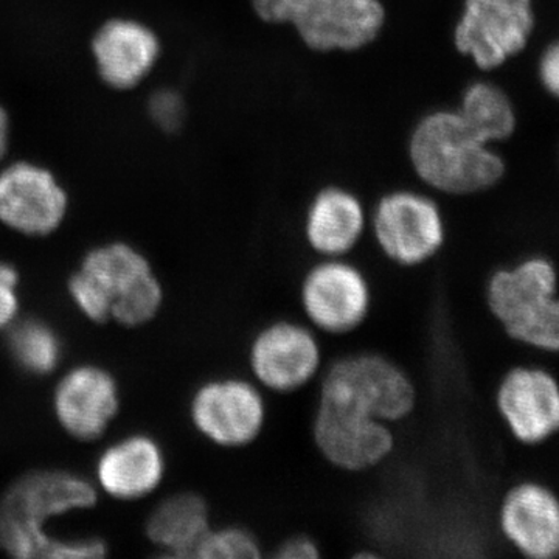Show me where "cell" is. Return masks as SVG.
<instances>
[{"label": "cell", "mask_w": 559, "mask_h": 559, "mask_svg": "<svg viewBox=\"0 0 559 559\" xmlns=\"http://www.w3.org/2000/svg\"><path fill=\"white\" fill-rule=\"evenodd\" d=\"M95 500V489L73 474H27L0 500V547L16 558H100L106 554L102 540L53 539L44 530L50 518L90 509Z\"/></svg>", "instance_id": "obj_1"}, {"label": "cell", "mask_w": 559, "mask_h": 559, "mask_svg": "<svg viewBox=\"0 0 559 559\" xmlns=\"http://www.w3.org/2000/svg\"><path fill=\"white\" fill-rule=\"evenodd\" d=\"M485 305L511 342L557 355V267L546 255L524 257L492 271L485 283Z\"/></svg>", "instance_id": "obj_3"}, {"label": "cell", "mask_w": 559, "mask_h": 559, "mask_svg": "<svg viewBox=\"0 0 559 559\" xmlns=\"http://www.w3.org/2000/svg\"><path fill=\"white\" fill-rule=\"evenodd\" d=\"M496 407L511 439L524 447H539L559 429V388L547 367L514 364L500 377Z\"/></svg>", "instance_id": "obj_12"}, {"label": "cell", "mask_w": 559, "mask_h": 559, "mask_svg": "<svg viewBox=\"0 0 559 559\" xmlns=\"http://www.w3.org/2000/svg\"><path fill=\"white\" fill-rule=\"evenodd\" d=\"M210 530L207 503L193 492L171 496L160 503L148 521V536L173 557H193Z\"/></svg>", "instance_id": "obj_20"}, {"label": "cell", "mask_w": 559, "mask_h": 559, "mask_svg": "<svg viewBox=\"0 0 559 559\" xmlns=\"http://www.w3.org/2000/svg\"><path fill=\"white\" fill-rule=\"evenodd\" d=\"M369 223L382 255L404 270L432 261L448 241L443 210L419 190L396 189L382 194Z\"/></svg>", "instance_id": "obj_6"}, {"label": "cell", "mask_w": 559, "mask_h": 559, "mask_svg": "<svg viewBox=\"0 0 559 559\" xmlns=\"http://www.w3.org/2000/svg\"><path fill=\"white\" fill-rule=\"evenodd\" d=\"M117 409L116 382L109 373L95 367L70 371L55 393V411L62 428L79 439L102 436Z\"/></svg>", "instance_id": "obj_18"}, {"label": "cell", "mask_w": 559, "mask_h": 559, "mask_svg": "<svg viewBox=\"0 0 559 559\" xmlns=\"http://www.w3.org/2000/svg\"><path fill=\"white\" fill-rule=\"evenodd\" d=\"M412 170L428 189L466 198L498 186L507 171L495 146L477 139L455 109H436L415 124L409 139Z\"/></svg>", "instance_id": "obj_2"}, {"label": "cell", "mask_w": 559, "mask_h": 559, "mask_svg": "<svg viewBox=\"0 0 559 559\" xmlns=\"http://www.w3.org/2000/svg\"><path fill=\"white\" fill-rule=\"evenodd\" d=\"M311 436L323 460L349 474L378 468L399 441L389 423L322 403L316 404Z\"/></svg>", "instance_id": "obj_11"}, {"label": "cell", "mask_w": 559, "mask_h": 559, "mask_svg": "<svg viewBox=\"0 0 559 559\" xmlns=\"http://www.w3.org/2000/svg\"><path fill=\"white\" fill-rule=\"evenodd\" d=\"M536 31L535 0H463L452 43L481 72L527 50Z\"/></svg>", "instance_id": "obj_7"}, {"label": "cell", "mask_w": 559, "mask_h": 559, "mask_svg": "<svg viewBox=\"0 0 559 559\" xmlns=\"http://www.w3.org/2000/svg\"><path fill=\"white\" fill-rule=\"evenodd\" d=\"M299 301L312 329L329 336H348L369 320L373 290L359 264L320 259L300 280Z\"/></svg>", "instance_id": "obj_8"}, {"label": "cell", "mask_w": 559, "mask_h": 559, "mask_svg": "<svg viewBox=\"0 0 559 559\" xmlns=\"http://www.w3.org/2000/svg\"><path fill=\"white\" fill-rule=\"evenodd\" d=\"M249 369L264 389L290 395L319 377L323 348L308 323L275 319L250 341Z\"/></svg>", "instance_id": "obj_9"}, {"label": "cell", "mask_w": 559, "mask_h": 559, "mask_svg": "<svg viewBox=\"0 0 559 559\" xmlns=\"http://www.w3.org/2000/svg\"><path fill=\"white\" fill-rule=\"evenodd\" d=\"M11 138H13V124H11L10 114L0 105V164L9 157Z\"/></svg>", "instance_id": "obj_29"}, {"label": "cell", "mask_w": 559, "mask_h": 559, "mask_svg": "<svg viewBox=\"0 0 559 559\" xmlns=\"http://www.w3.org/2000/svg\"><path fill=\"white\" fill-rule=\"evenodd\" d=\"M70 296L87 318L123 325L148 322L162 301V289L145 257L127 242L92 249L69 282Z\"/></svg>", "instance_id": "obj_4"}, {"label": "cell", "mask_w": 559, "mask_h": 559, "mask_svg": "<svg viewBox=\"0 0 559 559\" xmlns=\"http://www.w3.org/2000/svg\"><path fill=\"white\" fill-rule=\"evenodd\" d=\"M270 557L275 559H319L322 550L308 533H293L280 540L272 549Z\"/></svg>", "instance_id": "obj_26"}, {"label": "cell", "mask_w": 559, "mask_h": 559, "mask_svg": "<svg viewBox=\"0 0 559 559\" xmlns=\"http://www.w3.org/2000/svg\"><path fill=\"white\" fill-rule=\"evenodd\" d=\"M9 347L14 360L28 373H49L61 358V342L47 323L25 320L11 330Z\"/></svg>", "instance_id": "obj_22"}, {"label": "cell", "mask_w": 559, "mask_h": 559, "mask_svg": "<svg viewBox=\"0 0 559 559\" xmlns=\"http://www.w3.org/2000/svg\"><path fill=\"white\" fill-rule=\"evenodd\" d=\"M455 110L466 128L487 145L506 142L516 132L514 103L502 87L491 81L479 80L468 84Z\"/></svg>", "instance_id": "obj_21"}, {"label": "cell", "mask_w": 559, "mask_h": 559, "mask_svg": "<svg viewBox=\"0 0 559 559\" xmlns=\"http://www.w3.org/2000/svg\"><path fill=\"white\" fill-rule=\"evenodd\" d=\"M98 480L119 499H139L159 485L164 457L148 437H130L110 447L98 462Z\"/></svg>", "instance_id": "obj_19"}, {"label": "cell", "mask_w": 559, "mask_h": 559, "mask_svg": "<svg viewBox=\"0 0 559 559\" xmlns=\"http://www.w3.org/2000/svg\"><path fill=\"white\" fill-rule=\"evenodd\" d=\"M264 557L263 544L249 528L230 527L209 530L193 558L201 559H259Z\"/></svg>", "instance_id": "obj_23"}, {"label": "cell", "mask_w": 559, "mask_h": 559, "mask_svg": "<svg viewBox=\"0 0 559 559\" xmlns=\"http://www.w3.org/2000/svg\"><path fill=\"white\" fill-rule=\"evenodd\" d=\"M90 51L102 83L110 91L130 92L153 75L164 46L148 22L114 16L103 21L91 36Z\"/></svg>", "instance_id": "obj_13"}, {"label": "cell", "mask_w": 559, "mask_h": 559, "mask_svg": "<svg viewBox=\"0 0 559 559\" xmlns=\"http://www.w3.org/2000/svg\"><path fill=\"white\" fill-rule=\"evenodd\" d=\"M498 530L510 549L528 559H557V492L538 480L511 485L498 503Z\"/></svg>", "instance_id": "obj_15"}, {"label": "cell", "mask_w": 559, "mask_h": 559, "mask_svg": "<svg viewBox=\"0 0 559 559\" xmlns=\"http://www.w3.org/2000/svg\"><path fill=\"white\" fill-rule=\"evenodd\" d=\"M69 193L57 173L39 162L0 164V223L25 237H47L69 212Z\"/></svg>", "instance_id": "obj_10"}, {"label": "cell", "mask_w": 559, "mask_h": 559, "mask_svg": "<svg viewBox=\"0 0 559 559\" xmlns=\"http://www.w3.org/2000/svg\"><path fill=\"white\" fill-rule=\"evenodd\" d=\"M385 21L382 0H316L293 28L310 50L358 51L380 38Z\"/></svg>", "instance_id": "obj_16"}, {"label": "cell", "mask_w": 559, "mask_h": 559, "mask_svg": "<svg viewBox=\"0 0 559 559\" xmlns=\"http://www.w3.org/2000/svg\"><path fill=\"white\" fill-rule=\"evenodd\" d=\"M316 0H250L253 13L271 25L294 27L311 9Z\"/></svg>", "instance_id": "obj_25"}, {"label": "cell", "mask_w": 559, "mask_h": 559, "mask_svg": "<svg viewBox=\"0 0 559 559\" xmlns=\"http://www.w3.org/2000/svg\"><path fill=\"white\" fill-rule=\"evenodd\" d=\"M318 403L399 425L414 414L418 389L396 360L382 353H347L320 370Z\"/></svg>", "instance_id": "obj_5"}, {"label": "cell", "mask_w": 559, "mask_h": 559, "mask_svg": "<svg viewBox=\"0 0 559 559\" xmlns=\"http://www.w3.org/2000/svg\"><path fill=\"white\" fill-rule=\"evenodd\" d=\"M538 79L543 90L551 97L559 94V46L550 43L540 53L538 61Z\"/></svg>", "instance_id": "obj_28"}, {"label": "cell", "mask_w": 559, "mask_h": 559, "mask_svg": "<svg viewBox=\"0 0 559 559\" xmlns=\"http://www.w3.org/2000/svg\"><path fill=\"white\" fill-rule=\"evenodd\" d=\"M17 272L0 263V329L9 325L17 311Z\"/></svg>", "instance_id": "obj_27"}, {"label": "cell", "mask_w": 559, "mask_h": 559, "mask_svg": "<svg viewBox=\"0 0 559 559\" xmlns=\"http://www.w3.org/2000/svg\"><path fill=\"white\" fill-rule=\"evenodd\" d=\"M148 114L154 124L160 130L173 132L182 127L187 116V106L179 92L159 90L154 92L148 102Z\"/></svg>", "instance_id": "obj_24"}, {"label": "cell", "mask_w": 559, "mask_h": 559, "mask_svg": "<svg viewBox=\"0 0 559 559\" xmlns=\"http://www.w3.org/2000/svg\"><path fill=\"white\" fill-rule=\"evenodd\" d=\"M369 226L362 200L342 186H326L311 198L304 213L301 235L319 259H347Z\"/></svg>", "instance_id": "obj_17"}, {"label": "cell", "mask_w": 559, "mask_h": 559, "mask_svg": "<svg viewBox=\"0 0 559 559\" xmlns=\"http://www.w3.org/2000/svg\"><path fill=\"white\" fill-rule=\"evenodd\" d=\"M191 418L202 436L218 447L245 448L263 433L267 404L253 382L223 378L198 390Z\"/></svg>", "instance_id": "obj_14"}]
</instances>
